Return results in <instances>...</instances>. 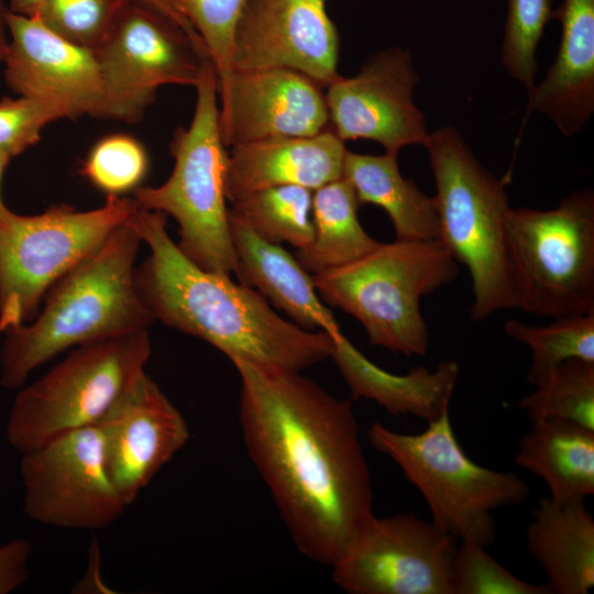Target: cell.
<instances>
[{
    "instance_id": "obj_15",
    "label": "cell",
    "mask_w": 594,
    "mask_h": 594,
    "mask_svg": "<svg viewBox=\"0 0 594 594\" xmlns=\"http://www.w3.org/2000/svg\"><path fill=\"white\" fill-rule=\"evenodd\" d=\"M339 52L326 0H249L234 35L232 67L289 68L326 88L340 76Z\"/></svg>"
},
{
    "instance_id": "obj_31",
    "label": "cell",
    "mask_w": 594,
    "mask_h": 594,
    "mask_svg": "<svg viewBox=\"0 0 594 594\" xmlns=\"http://www.w3.org/2000/svg\"><path fill=\"white\" fill-rule=\"evenodd\" d=\"M147 170L144 146L130 135L111 134L91 147L80 174L107 196H122L139 188Z\"/></svg>"
},
{
    "instance_id": "obj_14",
    "label": "cell",
    "mask_w": 594,
    "mask_h": 594,
    "mask_svg": "<svg viewBox=\"0 0 594 594\" xmlns=\"http://www.w3.org/2000/svg\"><path fill=\"white\" fill-rule=\"evenodd\" d=\"M418 81L410 51L377 52L356 75H340L326 87L329 128L343 142L375 141L393 155L405 146H425L426 118L414 101Z\"/></svg>"
},
{
    "instance_id": "obj_29",
    "label": "cell",
    "mask_w": 594,
    "mask_h": 594,
    "mask_svg": "<svg viewBox=\"0 0 594 594\" xmlns=\"http://www.w3.org/2000/svg\"><path fill=\"white\" fill-rule=\"evenodd\" d=\"M553 319L547 326H532L515 319L505 323L506 334L531 350L527 377L569 359L594 362V312Z\"/></svg>"
},
{
    "instance_id": "obj_23",
    "label": "cell",
    "mask_w": 594,
    "mask_h": 594,
    "mask_svg": "<svg viewBox=\"0 0 594 594\" xmlns=\"http://www.w3.org/2000/svg\"><path fill=\"white\" fill-rule=\"evenodd\" d=\"M527 548L556 594H587L594 586V517L584 501L558 505L541 498L526 529Z\"/></svg>"
},
{
    "instance_id": "obj_11",
    "label": "cell",
    "mask_w": 594,
    "mask_h": 594,
    "mask_svg": "<svg viewBox=\"0 0 594 594\" xmlns=\"http://www.w3.org/2000/svg\"><path fill=\"white\" fill-rule=\"evenodd\" d=\"M103 82L97 118L139 121L160 87H196L209 59L174 21L134 0L94 50Z\"/></svg>"
},
{
    "instance_id": "obj_12",
    "label": "cell",
    "mask_w": 594,
    "mask_h": 594,
    "mask_svg": "<svg viewBox=\"0 0 594 594\" xmlns=\"http://www.w3.org/2000/svg\"><path fill=\"white\" fill-rule=\"evenodd\" d=\"M21 455L23 512L30 520L95 531L112 526L127 508L108 473L97 425Z\"/></svg>"
},
{
    "instance_id": "obj_9",
    "label": "cell",
    "mask_w": 594,
    "mask_h": 594,
    "mask_svg": "<svg viewBox=\"0 0 594 594\" xmlns=\"http://www.w3.org/2000/svg\"><path fill=\"white\" fill-rule=\"evenodd\" d=\"M516 308L538 317L594 312V193L553 209L512 208L506 219Z\"/></svg>"
},
{
    "instance_id": "obj_10",
    "label": "cell",
    "mask_w": 594,
    "mask_h": 594,
    "mask_svg": "<svg viewBox=\"0 0 594 594\" xmlns=\"http://www.w3.org/2000/svg\"><path fill=\"white\" fill-rule=\"evenodd\" d=\"M133 198L107 196L96 209L62 204L24 216L0 211V331L28 322L47 290L95 252L136 210Z\"/></svg>"
},
{
    "instance_id": "obj_21",
    "label": "cell",
    "mask_w": 594,
    "mask_h": 594,
    "mask_svg": "<svg viewBox=\"0 0 594 594\" xmlns=\"http://www.w3.org/2000/svg\"><path fill=\"white\" fill-rule=\"evenodd\" d=\"M228 218L240 283L255 288L301 329H320L333 338L342 333L332 311L318 298L312 276L296 257L280 244L260 238L230 209Z\"/></svg>"
},
{
    "instance_id": "obj_26",
    "label": "cell",
    "mask_w": 594,
    "mask_h": 594,
    "mask_svg": "<svg viewBox=\"0 0 594 594\" xmlns=\"http://www.w3.org/2000/svg\"><path fill=\"white\" fill-rule=\"evenodd\" d=\"M360 206L353 187L344 178L312 193V240L295 255L306 272L316 275L345 265L380 244L361 226Z\"/></svg>"
},
{
    "instance_id": "obj_4",
    "label": "cell",
    "mask_w": 594,
    "mask_h": 594,
    "mask_svg": "<svg viewBox=\"0 0 594 594\" xmlns=\"http://www.w3.org/2000/svg\"><path fill=\"white\" fill-rule=\"evenodd\" d=\"M424 147L437 189L438 241L471 274L472 319L516 308L505 183L480 163L452 127L433 131Z\"/></svg>"
},
{
    "instance_id": "obj_33",
    "label": "cell",
    "mask_w": 594,
    "mask_h": 594,
    "mask_svg": "<svg viewBox=\"0 0 594 594\" xmlns=\"http://www.w3.org/2000/svg\"><path fill=\"white\" fill-rule=\"evenodd\" d=\"M134 0H44L37 16L47 28L94 50Z\"/></svg>"
},
{
    "instance_id": "obj_6",
    "label": "cell",
    "mask_w": 594,
    "mask_h": 594,
    "mask_svg": "<svg viewBox=\"0 0 594 594\" xmlns=\"http://www.w3.org/2000/svg\"><path fill=\"white\" fill-rule=\"evenodd\" d=\"M195 112L170 142L174 168L160 186H140L132 195L139 208L172 216L179 227V250L199 267L230 275L237 271L226 197L229 153L219 122L215 67L205 61L196 85Z\"/></svg>"
},
{
    "instance_id": "obj_20",
    "label": "cell",
    "mask_w": 594,
    "mask_h": 594,
    "mask_svg": "<svg viewBox=\"0 0 594 594\" xmlns=\"http://www.w3.org/2000/svg\"><path fill=\"white\" fill-rule=\"evenodd\" d=\"M344 142L329 128L304 138H278L231 147L226 197L234 202L254 191L297 185L312 191L342 178Z\"/></svg>"
},
{
    "instance_id": "obj_17",
    "label": "cell",
    "mask_w": 594,
    "mask_h": 594,
    "mask_svg": "<svg viewBox=\"0 0 594 594\" xmlns=\"http://www.w3.org/2000/svg\"><path fill=\"white\" fill-rule=\"evenodd\" d=\"M7 85L16 94L56 109L62 119L94 116L103 97V82L92 50L47 28L37 16L8 10Z\"/></svg>"
},
{
    "instance_id": "obj_1",
    "label": "cell",
    "mask_w": 594,
    "mask_h": 594,
    "mask_svg": "<svg viewBox=\"0 0 594 594\" xmlns=\"http://www.w3.org/2000/svg\"><path fill=\"white\" fill-rule=\"evenodd\" d=\"M231 362L246 452L299 552L331 566L374 516L352 400L298 371Z\"/></svg>"
},
{
    "instance_id": "obj_28",
    "label": "cell",
    "mask_w": 594,
    "mask_h": 594,
    "mask_svg": "<svg viewBox=\"0 0 594 594\" xmlns=\"http://www.w3.org/2000/svg\"><path fill=\"white\" fill-rule=\"evenodd\" d=\"M312 193L297 185L275 186L238 199L229 209L263 240L299 250L314 235Z\"/></svg>"
},
{
    "instance_id": "obj_36",
    "label": "cell",
    "mask_w": 594,
    "mask_h": 594,
    "mask_svg": "<svg viewBox=\"0 0 594 594\" xmlns=\"http://www.w3.org/2000/svg\"><path fill=\"white\" fill-rule=\"evenodd\" d=\"M31 549L23 538L0 544V594L12 593L26 582Z\"/></svg>"
},
{
    "instance_id": "obj_18",
    "label": "cell",
    "mask_w": 594,
    "mask_h": 594,
    "mask_svg": "<svg viewBox=\"0 0 594 594\" xmlns=\"http://www.w3.org/2000/svg\"><path fill=\"white\" fill-rule=\"evenodd\" d=\"M324 87L289 68L233 70L219 98L221 138L227 147L317 135L329 129Z\"/></svg>"
},
{
    "instance_id": "obj_22",
    "label": "cell",
    "mask_w": 594,
    "mask_h": 594,
    "mask_svg": "<svg viewBox=\"0 0 594 594\" xmlns=\"http://www.w3.org/2000/svg\"><path fill=\"white\" fill-rule=\"evenodd\" d=\"M330 358L353 400L366 398L393 416L411 415L426 422L449 413L460 373L455 361L440 362L433 370L421 365L404 375L393 374L372 363L342 333L333 338Z\"/></svg>"
},
{
    "instance_id": "obj_25",
    "label": "cell",
    "mask_w": 594,
    "mask_h": 594,
    "mask_svg": "<svg viewBox=\"0 0 594 594\" xmlns=\"http://www.w3.org/2000/svg\"><path fill=\"white\" fill-rule=\"evenodd\" d=\"M342 178L353 187L360 205L372 204L386 211L395 240H438L439 217L435 198L402 175L397 155L346 151Z\"/></svg>"
},
{
    "instance_id": "obj_19",
    "label": "cell",
    "mask_w": 594,
    "mask_h": 594,
    "mask_svg": "<svg viewBox=\"0 0 594 594\" xmlns=\"http://www.w3.org/2000/svg\"><path fill=\"white\" fill-rule=\"evenodd\" d=\"M552 18L561 23L559 50L544 78L527 91L526 118L543 113L570 138L594 113V0H563Z\"/></svg>"
},
{
    "instance_id": "obj_37",
    "label": "cell",
    "mask_w": 594,
    "mask_h": 594,
    "mask_svg": "<svg viewBox=\"0 0 594 594\" xmlns=\"http://www.w3.org/2000/svg\"><path fill=\"white\" fill-rule=\"evenodd\" d=\"M147 8L163 14L177 23L201 50L206 51L199 35L193 29L190 23L178 12V10L167 0H136Z\"/></svg>"
},
{
    "instance_id": "obj_24",
    "label": "cell",
    "mask_w": 594,
    "mask_h": 594,
    "mask_svg": "<svg viewBox=\"0 0 594 594\" xmlns=\"http://www.w3.org/2000/svg\"><path fill=\"white\" fill-rule=\"evenodd\" d=\"M514 461L548 485L558 505L594 494V430L570 420L532 422L520 439Z\"/></svg>"
},
{
    "instance_id": "obj_32",
    "label": "cell",
    "mask_w": 594,
    "mask_h": 594,
    "mask_svg": "<svg viewBox=\"0 0 594 594\" xmlns=\"http://www.w3.org/2000/svg\"><path fill=\"white\" fill-rule=\"evenodd\" d=\"M552 12V0H508L502 63L527 91L535 86L536 52Z\"/></svg>"
},
{
    "instance_id": "obj_5",
    "label": "cell",
    "mask_w": 594,
    "mask_h": 594,
    "mask_svg": "<svg viewBox=\"0 0 594 594\" xmlns=\"http://www.w3.org/2000/svg\"><path fill=\"white\" fill-rule=\"evenodd\" d=\"M458 273V262L440 241L395 240L312 279L327 304L361 322L372 345L413 356L425 355L429 345L421 298Z\"/></svg>"
},
{
    "instance_id": "obj_38",
    "label": "cell",
    "mask_w": 594,
    "mask_h": 594,
    "mask_svg": "<svg viewBox=\"0 0 594 594\" xmlns=\"http://www.w3.org/2000/svg\"><path fill=\"white\" fill-rule=\"evenodd\" d=\"M44 0H10L9 10L13 13L35 16Z\"/></svg>"
},
{
    "instance_id": "obj_41",
    "label": "cell",
    "mask_w": 594,
    "mask_h": 594,
    "mask_svg": "<svg viewBox=\"0 0 594 594\" xmlns=\"http://www.w3.org/2000/svg\"><path fill=\"white\" fill-rule=\"evenodd\" d=\"M167 1H169V2L174 6V1H175V0H167ZM174 7H175V6H174Z\"/></svg>"
},
{
    "instance_id": "obj_34",
    "label": "cell",
    "mask_w": 594,
    "mask_h": 594,
    "mask_svg": "<svg viewBox=\"0 0 594 594\" xmlns=\"http://www.w3.org/2000/svg\"><path fill=\"white\" fill-rule=\"evenodd\" d=\"M452 594H551L549 586L528 583L505 569L486 548L461 541L452 562Z\"/></svg>"
},
{
    "instance_id": "obj_13",
    "label": "cell",
    "mask_w": 594,
    "mask_h": 594,
    "mask_svg": "<svg viewBox=\"0 0 594 594\" xmlns=\"http://www.w3.org/2000/svg\"><path fill=\"white\" fill-rule=\"evenodd\" d=\"M458 539L410 513L367 521L330 566L350 594H452Z\"/></svg>"
},
{
    "instance_id": "obj_35",
    "label": "cell",
    "mask_w": 594,
    "mask_h": 594,
    "mask_svg": "<svg viewBox=\"0 0 594 594\" xmlns=\"http://www.w3.org/2000/svg\"><path fill=\"white\" fill-rule=\"evenodd\" d=\"M62 119L53 107L38 100L20 96L0 100V151L10 158L36 144L43 129Z\"/></svg>"
},
{
    "instance_id": "obj_39",
    "label": "cell",
    "mask_w": 594,
    "mask_h": 594,
    "mask_svg": "<svg viewBox=\"0 0 594 594\" xmlns=\"http://www.w3.org/2000/svg\"><path fill=\"white\" fill-rule=\"evenodd\" d=\"M8 10L9 8H7L3 1L0 0V63L3 62L9 44V33L7 25Z\"/></svg>"
},
{
    "instance_id": "obj_2",
    "label": "cell",
    "mask_w": 594,
    "mask_h": 594,
    "mask_svg": "<svg viewBox=\"0 0 594 594\" xmlns=\"http://www.w3.org/2000/svg\"><path fill=\"white\" fill-rule=\"evenodd\" d=\"M129 222L150 249L134 285L154 321L210 343L230 361L301 372L331 356L330 333L301 329L254 288L190 261L168 235L166 215L138 207Z\"/></svg>"
},
{
    "instance_id": "obj_3",
    "label": "cell",
    "mask_w": 594,
    "mask_h": 594,
    "mask_svg": "<svg viewBox=\"0 0 594 594\" xmlns=\"http://www.w3.org/2000/svg\"><path fill=\"white\" fill-rule=\"evenodd\" d=\"M141 242L128 219L55 282L31 323L4 331L0 351L2 387H22L37 367L78 345L147 330L154 320L134 285Z\"/></svg>"
},
{
    "instance_id": "obj_7",
    "label": "cell",
    "mask_w": 594,
    "mask_h": 594,
    "mask_svg": "<svg viewBox=\"0 0 594 594\" xmlns=\"http://www.w3.org/2000/svg\"><path fill=\"white\" fill-rule=\"evenodd\" d=\"M449 414L427 422V429L415 435L374 422L367 439L419 490L433 524L460 541L487 548L496 537L492 512L524 503L530 487L514 472L471 460L454 435Z\"/></svg>"
},
{
    "instance_id": "obj_16",
    "label": "cell",
    "mask_w": 594,
    "mask_h": 594,
    "mask_svg": "<svg viewBox=\"0 0 594 594\" xmlns=\"http://www.w3.org/2000/svg\"><path fill=\"white\" fill-rule=\"evenodd\" d=\"M106 466L122 502L132 505L189 440L182 413L142 372L97 424Z\"/></svg>"
},
{
    "instance_id": "obj_40",
    "label": "cell",
    "mask_w": 594,
    "mask_h": 594,
    "mask_svg": "<svg viewBox=\"0 0 594 594\" xmlns=\"http://www.w3.org/2000/svg\"><path fill=\"white\" fill-rule=\"evenodd\" d=\"M10 160L11 158L7 154H4L3 152L0 151V211L7 208L6 205L2 201L1 182H2L6 168H7L8 164H9V162H10Z\"/></svg>"
},
{
    "instance_id": "obj_30",
    "label": "cell",
    "mask_w": 594,
    "mask_h": 594,
    "mask_svg": "<svg viewBox=\"0 0 594 594\" xmlns=\"http://www.w3.org/2000/svg\"><path fill=\"white\" fill-rule=\"evenodd\" d=\"M249 0H175L178 12L199 35L217 79L219 98L228 90L238 23Z\"/></svg>"
},
{
    "instance_id": "obj_8",
    "label": "cell",
    "mask_w": 594,
    "mask_h": 594,
    "mask_svg": "<svg viewBox=\"0 0 594 594\" xmlns=\"http://www.w3.org/2000/svg\"><path fill=\"white\" fill-rule=\"evenodd\" d=\"M150 355L147 330L70 349L42 377L20 387L7 419V441L22 454L66 432L97 425L145 371Z\"/></svg>"
},
{
    "instance_id": "obj_27",
    "label": "cell",
    "mask_w": 594,
    "mask_h": 594,
    "mask_svg": "<svg viewBox=\"0 0 594 594\" xmlns=\"http://www.w3.org/2000/svg\"><path fill=\"white\" fill-rule=\"evenodd\" d=\"M527 381L536 389L518 406L532 422L561 419L594 430V362L569 359Z\"/></svg>"
}]
</instances>
